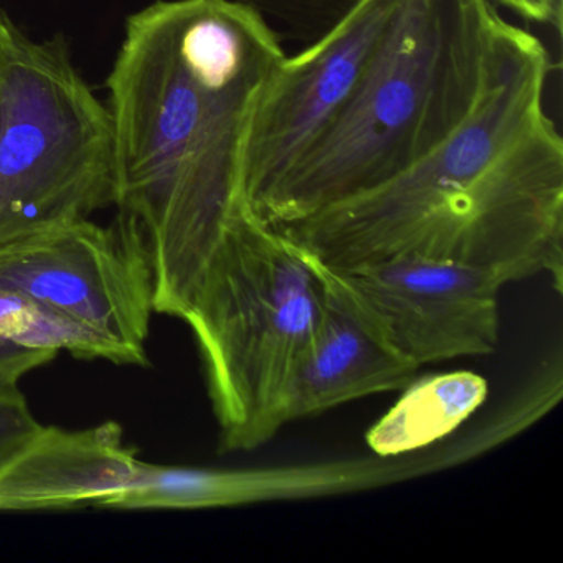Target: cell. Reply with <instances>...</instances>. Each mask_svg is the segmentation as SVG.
<instances>
[{"mask_svg":"<svg viewBox=\"0 0 563 563\" xmlns=\"http://www.w3.org/2000/svg\"><path fill=\"white\" fill-rule=\"evenodd\" d=\"M321 308L312 260L255 210L227 229L189 309L220 450L252 451L285 427L296 364Z\"/></svg>","mask_w":563,"mask_h":563,"instance_id":"4","label":"cell"},{"mask_svg":"<svg viewBox=\"0 0 563 563\" xmlns=\"http://www.w3.org/2000/svg\"><path fill=\"white\" fill-rule=\"evenodd\" d=\"M0 286L58 309L150 365L153 258L131 217L118 213L110 227L81 220L0 250Z\"/></svg>","mask_w":563,"mask_h":563,"instance_id":"6","label":"cell"},{"mask_svg":"<svg viewBox=\"0 0 563 563\" xmlns=\"http://www.w3.org/2000/svg\"><path fill=\"white\" fill-rule=\"evenodd\" d=\"M58 352L24 347L0 338V382L18 384L19 378L55 358Z\"/></svg>","mask_w":563,"mask_h":563,"instance_id":"14","label":"cell"},{"mask_svg":"<svg viewBox=\"0 0 563 563\" xmlns=\"http://www.w3.org/2000/svg\"><path fill=\"white\" fill-rule=\"evenodd\" d=\"M11 27L12 22L5 18L4 12L0 11V47H2V44H4L5 37H8Z\"/></svg>","mask_w":563,"mask_h":563,"instance_id":"16","label":"cell"},{"mask_svg":"<svg viewBox=\"0 0 563 563\" xmlns=\"http://www.w3.org/2000/svg\"><path fill=\"white\" fill-rule=\"evenodd\" d=\"M141 463L117 421L78 431L42 427L0 470V510L107 507L133 484Z\"/></svg>","mask_w":563,"mask_h":563,"instance_id":"10","label":"cell"},{"mask_svg":"<svg viewBox=\"0 0 563 563\" xmlns=\"http://www.w3.org/2000/svg\"><path fill=\"white\" fill-rule=\"evenodd\" d=\"M282 34L232 0H157L131 15L107 80L114 206L153 258L154 311L183 319L227 229L253 210L245 159Z\"/></svg>","mask_w":563,"mask_h":563,"instance_id":"1","label":"cell"},{"mask_svg":"<svg viewBox=\"0 0 563 563\" xmlns=\"http://www.w3.org/2000/svg\"><path fill=\"white\" fill-rule=\"evenodd\" d=\"M489 385L474 372L413 378L394 408L365 434L375 456L418 453L460 430L487 400Z\"/></svg>","mask_w":563,"mask_h":563,"instance_id":"11","label":"cell"},{"mask_svg":"<svg viewBox=\"0 0 563 563\" xmlns=\"http://www.w3.org/2000/svg\"><path fill=\"white\" fill-rule=\"evenodd\" d=\"M311 260L321 279V308L286 391V424L368 395L404 390L418 371L341 276Z\"/></svg>","mask_w":563,"mask_h":563,"instance_id":"9","label":"cell"},{"mask_svg":"<svg viewBox=\"0 0 563 563\" xmlns=\"http://www.w3.org/2000/svg\"><path fill=\"white\" fill-rule=\"evenodd\" d=\"M490 2L532 24L547 25L556 32L562 29L563 0H490Z\"/></svg>","mask_w":563,"mask_h":563,"instance_id":"15","label":"cell"},{"mask_svg":"<svg viewBox=\"0 0 563 563\" xmlns=\"http://www.w3.org/2000/svg\"><path fill=\"white\" fill-rule=\"evenodd\" d=\"M114 206V131L62 35L0 47V250Z\"/></svg>","mask_w":563,"mask_h":563,"instance_id":"5","label":"cell"},{"mask_svg":"<svg viewBox=\"0 0 563 563\" xmlns=\"http://www.w3.org/2000/svg\"><path fill=\"white\" fill-rule=\"evenodd\" d=\"M334 272L418 368L489 355L499 345V292L509 283L499 272L427 258Z\"/></svg>","mask_w":563,"mask_h":563,"instance_id":"8","label":"cell"},{"mask_svg":"<svg viewBox=\"0 0 563 563\" xmlns=\"http://www.w3.org/2000/svg\"><path fill=\"white\" fill-rule=\"evenodd\" d=\"M552 60L499 12L463 123L397 176L282 227L331 269L427 258L563 283V141L545 110Z\"/></svg>","mask_w":563,"mask_h":563,"instance_id":"2","label":"cell"},{"mask_svg":"<svg viewBox=\"0 0 563 563\" xmlns=\"http://www.w3.org/2000/svg\"><path fill=\"white\" fill-rule=\"evenodd\" d=\"M41 428L18 384L0 382V470L31 443Z\"/></svg>","mask_w":563,"mask_h":563,"instance_id":"13","label":"cell"},{"mask_svg":"<svg viewBox=\"0 0 563 563\" xmlns=\"http://www.w3.org/2000/svg\"><path fill=\"white\" fill-rule=\"evenodd\" d=\"M401 0H357L295 57H285L260 97L246 144L245 183L258 209L354 95Z\"/></svg>","mask_w":563,"mask_h":563,"instance_id":"7","label":"cell"},{"mask_svg":"<svg viewBox=\"0 0 563 563\" xmlns=\"http://www.w3.org/2000/svg\"><path fill=\"white\" fill-rule=\"evenodd\" d=\"M490 0H401L351 100L256 209L275 229L372 189L446 140L479 90Z\"/></svg>","mask_w":563,"mask_h":563,"instance_id":"3","label":"cell"},{"mask_svg":"<svg viewBox=\"0 0 563 563\" xmlns=\"http://www.w3.org/2000/svg\"><path fill=\"white\" fill-rule=\"evenodd\" d=\"M0 338L24 347L68 351L80 358H107L114 364L143 362L100 332L68 318L64 312L18 289L0 286Z\"/></svg>","mask_w":563,"mask_h":563,"instance_id":"12","label":"cell"}]
</instances>
